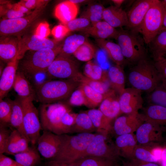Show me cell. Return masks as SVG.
<instances>
[{
	"instance_id": "1",
	"label": "cell",
	"mask_w": 166,
	"mask_h": 166,
	"mask_svg": "<svg viewBox=\"0 0 166 166\" xmlns=\"http://www.w3.org/2000/svg\"><path fill=\"white\" fill-rule=\"evenodd\" d=\"M134 65L128 75V81L132 87L148 93L160 83L154 61L146 57Z\"/></svg>"
},
{
	"instance_id": "2",
	"label": "cell",
	"mask_w": 166,
	"mask_h": 166,
	"mask_svg": "<svg viewBox=\"0 0 166 166\" xmlns=\"http://www.w3.org/2000/svg\"><path fill=\"white\" fill-rule=\"evenodd\" d=\"M79 84L72 79L47 80L36 85L35 94L42 104L56 103L70 96Z\"/></svg>"
},
{
	"instance_id": "3",
	"label": "cell",
	"mask_w": 166,
	"mask_h": 166,
	"mask_svg": "<svg viewBox=\"0 0 166 166\" xmlns=\"http://www.w3.org/2000/svg\"><path fill=\"white\" fill-rule=\"evenodd\" d=\"M96 133H81L74 135L62 134L61 142L56 156L51 160L63 163L73 162L86 149Z\"/></svg>"
},
{
	"instance_id": "4",
	"label": "cell",
	"mask_w": 166,
	"mask_h": 166,
	"mask_svg": "<svg viewBox=\"0 0 166 166\" xmlns=\"http://www.w3.org/2000/svg\"><path fill=\"white\" fill-rule=\"evenodd\" d=\"M61 48L42 49L26 56L20 63V70L26 78L31 79L36 75L45 72L61 53Z\"/></svg>"
},
{
	"instance_id": "5",
	"label": "cell",
	"mask_w": 166,
	"mask_h": 166,
	"mask_svg": "<svg viewBox=\"0 0 166 166\" xmlns=\"http://www.w3.org/2000/svg\"><path fill=\"white\" fill-rule=\"evenodd\" d=\"M116 39L127 63L135 64L147 57L146 51L141 39L132 31H118Z\"/></svg>"
},
{
	"instance_id": "6",
	"label": "cell",
	"mask_w": 166,
	"mask_h": 166,
	"mask_svg": "<svg viewBox=\"0 0 166 166\" xmlns=\"http://www.w3.org/2000/svg\"><path fill=\"white\" fill-rule=\"evenodd\" d=\"M70 111L72 109L68 105L61 103L42 104L39 112L42 130L62 134V117L65 113Z\"/></svg>"
},
{
	"instance_id": "7",
	"label": "cell",
	"mask_w": 166,
	"mask_h": 166,
	"mask_svg": "<svg viewBox=\"0 0 166 166\" xmlns=\"http://www.w3.org/2000/svg\"><path fill=\"white\" fill-rule=\"evenodd\" d=\"M109 134L96 133L85 150L77 159L86 156H94L116 162L120 156L115 142L110 138Z\"/></svg>"
},
{
	"instance_id": "8",
	"label": "cell",
	"mask_w": 166,
	"mask_h": 166,
	"mask_svg": "<svg viewBox=\"0 0 166 166\" xmlns=\"http://www.w3.org/2000/svg\"><path fill=\"white\" fill-rule=\"evenodd\" d=\"M34 97L21 98L23 117V127L27 139L32 145L37 144L42 129L39 113L33 103Z\"/></svg>"
},
{
	"instance_id": "9",
	"label": "cell",
	"mask_w": 166,
	"mask_h": 166,
	"mask_svg": "<svg viewBox=\"0 0 166 166\" xmlns=\"http://www.w3.org/2000/svg\"><path fill=\"white\" fill-rule=\"evenodd\" d=\"M164 13L158 0L148 11L140 27L145 43L149 44L162 29Z\"/></svg>"
},
{
	"instance_id": "10",
	"label": "cell",
	"mask_w": 166,
	"mask_h": 166,
	"mask_svg": "<svg viewBox=\"0 0 166 166\" xmlns=\"http://www.w3.org/2000/svg\"><path fill=\"white\" fill-rule=\"evenodd\" d=\"M46 5L35 9L31 14L26 16L15 19H4L1 21L0 35L14 36L23 32L41 15Z\"/></svg>"
},
{
	"instance_id": "11",
	"label": "cell",
	"mask_w": 166,
	"mask_h": 166,
	"mask_svg": "<svg viewBox=\"0 0 166 166\" xmlns=\"http://www.w3.org/2000/svg\"><path fill=\"white\" fill-rule=\"evenodd\" d=\"M69 55L60 53L48 68L47 75L61 80L73 78L79 72L77 63Z\"/></svg>"
},
{
	"instance_id": "12",
	"label": "cell",
	"mask_w": 166,
	"mask_h": 166,
	"mask_svg": "<svg viewBox=\"0 0 166 166\" xmlns=\"http://www.w3.org/2000/svg\"><path fill=\"white\" fill-rule=\"evenodd\" d=\"M142 92L132 87L125 88L119 94V101L121 113L125 114L138 113L143 104Z\"/></svg>"
},
{
	"instance_id": "13",
	"label": "cell",
	"mask_w": 166,
	"mask_h": 166,
	"mask_svg": "<svg viewBox=\"0 0 166 166\" xmlns=\"http://www.w3.org/2000/svg\"><path fill=\"white\" fill-rule=\"evenodd\" d=\"M61 140L62 134L43 130L37 142V150L43 157L51 160L56 155Z\"/></svg>"
},
{
	"instance_id": "14",
	"label": "cell",
	"mask_w": 166,
	"mask_h": 166,
	"mask_svg": "<svg viewBox=\"0 0 166 166\" xmlns=\"http://www.w3.org/2000/svg\"><path fill=\"white\" fill-rule=\"evenodd\" d=\"M163 132L156 124L144 121L136 130L135 135L138 144H144L163 142Z\"/></svg>"
},
{
	"instance_id": "15",
	"label": "cell",
	"mask_w": 166,
	"mask_h": 166,
	"mask_svg": "<svg viewBox=\"0 0 166 166\" xmlns=\"http://www.w3.org/2000/svg\"><path fill=\"white\" fill-rule=\"evenodd\" d=\"M157 1L138 0L135 2L127 13V27L134 31L140 28L148 11Z\"/></svg>"
},
{
	"instance_id": "16",
	"label": "cell",
	"mask_w": 166,
	"mask_h": 166,
	"mask_svg": "<svg viewBox=\"0 0 166 166\" xmlns=\"http://www.w3.org/2000/svg\"><path fill=\"white\" fill-rule=\"evenodd\" d=\"M59 47L54 41L34 34L26 39L19 40L17 59L18 60L22 59L27 50L36 51L45 48L55 49Z\"/></svg>"
},
{
	"instance_id": "17",
	"label": "cell",
	"mask_w": 166,
	"mask_h": 166,
	"mask_svg": "<svg viewBox=\"0 0 166 166\" xmlns=\"http://www.w3.org/2000/svg\"><path fill=\"white\" fill-rule=\"evenodd\" d=\"M144 121L141 114L139 113L121 116L115 119L111 131H113L117 137L133 133Z\"/></svg>"
},
{
	"instance_id": "18",
	"label": "cell",
	"mask_w": 166,
	"mask_h": 166,
	"mask_svg": "<svg viewBox=\"0 0 166 166\" xmlns=\"http://www.w3.org/2000/svg\"><path fill=\"white\" fill-rule=\"evenodd\" d=\"M19 61L17 58L8 63L0 74V98L2 99L13 88Z\"/></svg>"
},
{
	"instance_id": "19",
	"label": "cell",
	"mask_w": 166,
	"mask_h": 166,
	"mask_svg": "<svg viewBox=\"0 0 166 166\" xmlns=\"http://www.w3.org/2000/svg\"><path fill=\"white\" fill-rule=\"evenodd\" d=\"M112 89L99 105L98 109L107 117L112 120L121 113L119 101V95Z\"/></svg>"
},
{
	"instance_id": "20",
	"label": "cell",
	"mask_w": 166,
	"mask_h": 166,
	"mask_svg": "<svg viewBox=\"0 0 166 166\" xmlns=\"http://www.w3.org/2000/svg\"><path fill=\"white\" fill-rule=\"evenodd\" d=\"M19 40L12 36H2L0 42L1 59L7 64L17 58Z\"/></svg>"
},
{
	"instance_id": "21",
	"label": "cell",
	"mask_w": 166,
	"mask_h": 166,
	"mask_svg": "<svg viewBox=\"0 0 166 166\" xmlns=\"http://www.w3.org/2000/svg\"><path fill=\"white\" fill-rule=\"evenodd\" d=\"M141 114L144 121L153 122L158 125L163 132L166 131V108L149 104Z\"/></svg>"
},
{
	"instance_id": "22",
	"label": "cell",
	"mask_w": 166,
	"mask_h": 166,
	"mask_svg": "<svg viewBox=\"0 0 166 166\" xmlns=\"http://www.w3.org/2000/svg\"><path fill=\"white\" fill-rule=\"evenodd\" d=\"M102 19L114 28L127 26L128 24L127 13L115 6H111L104 9Z\"/></svg>"
},
{
	"instance_id": "23",
	"label": "cell",
	"mask_w": 166,
	"mask_h": 166,
	"mask_svg": "<svg viewBox=\"0 0 166 166\" xmlns=\"http://www.w3.org/2000/svg\"><path fill=\"white\" fill-rule=\"evenodd\" d=\"M81 31L97 39H104L111 38L116 39L118 32V31L104 21L91 25Z\"/></svg>"
},
{
	"instance_id": "24",
	"label": "cell",
	"mask_w": 166,
	"mask_h": 166,
	"mask_svg": "<svg viewBox=\"0 0 166 166\" xmlns=\"http://www.w3.org/2000/svg\"><path fill=\"white\" fill-rule=\"evenodd\" d=\"M115 142L120 156L131 160L138 144L135 134L129 133L117 136Z\"/></svg>"
},
{
	"instance_id": "25",
	"label": "cell",
	"mask_w": 166,
	"mask_h": 166,
	"mask_svg": "<svg viewBox=\"0 0 166 166\" xmlns=\"http://www.w3.org/2000/svg\"><path fill=\"white\" fill-rule=\"evenodd\" d=\"M97 45L106 53L109 57L116 65L122 66L127 62L124 58L118 44L106 39H97Z\"/></svg>"
},
{
	"instance_id": "26",
	"label": "cell",
	"mask_w": 166,
	"mask_h": 166,
	"mask_svg": "<svg viewBox=\"0 0 166 166\" xmlns=\"http://www.w3.org/2000/svg\"><path fill=\"white\" fill-rule=\"evenodd\" d=\"M28 140L17 130L12 128L9 139L6 153L14 156L29 148Z\"/></svg>"
},
{
	"instance_id": "27",
	"label": "cell",
	"mask_w": 166,
	"mask_h": 166,
	"mask_svg": "<svg viewBox=\"0 0 166 166\" xmlns=\"http://www.w3.org/2000/svg\"><path fill=\"white\" fill-rule=\"evenodd\" d=\"M107 73L110 86L120 94L125 88V77L122 66L116 64L113 65Z\"/></svg>"
},
{
	"instance_id": "28",
	"label": "cell",
	"mask_w": 166,
	"mask_h": 166,
	"mask_svg": "<svg viewBox=\"0 0 166 166\" xmlns=\"http://www.w3.org/2000/svg\"><path fill=\"white\" fill-rule=\"evenodd\" d=\"M77 4L66 1L59 3L55 10V16L64 25L75 18L78 12Z\"/></svg>"
},
{
	"instance_id": "29",
	"label": "cell",
	"mask_w": 166,
	"mask_h": 166,
	"mask_svg": "<svg viewBox=\"0 0 166 166\" xmlns=\"http://www.w3.org/2000/svg\"><path fill=\"white\" fill-rule=\"evenodd\" d=\"M85 111L91 119L97 133H110L112 127V120L98 109H92Z\"/></svg>"
},
{
	"instance_id": "30",
	"label": "cell",
	"mask_w": 166,
	"mask_h": 166,
	"mask_svg": "<svg viewBox=\"0 0 166 166\" xmlns=\"http://www.w3.org/2000/svg\"><path fill=\"white\" fill-rule=\"evenodd\" d=\"M158 144V143H152L144 144H138L134 149L131 160L159 163L155 153V148Z\"/></svg>"
},
{
	"instance_id": "31",
	"label": "cell",
	"mask_w": 166,
	"mask_h": 166,
	"mask_svg": "<svg viewBox=\"0 0 166 166\" xmlns=\"http://www.w3.org/2000/svg\"><path fill=\"white\" fill-rule=\"evenodd\" d=\"M13 88L21 98L34 97L35 94L28 79L20 71H17Z\"/></svg>"
},
{
	"instance_id": "32",
	"label": "cell",
	"mask_w": 166,
	"mask_h": 166,
	"mask_svg": "<svg viewBox=\"0 0 166 166\" xmlns=\"http://www.w3.org/2000/svg\"><path fill=\"white\" fill-rule=\"evenodd\" d=\"M10 102L12 112L9 125L27 139L23 127V113L20 101L14 100Z\"/></svg>"
},
{
	"instance_id": "33",
	"label": "cell",
	"mask_w": 166,
	"mask_h": 166,
	"mask_svg": "<svg viewBox=\"0 0 166 166\" xmlns=\"http://www.w3.org/2000/svg\"><path fill=\"white\" fill-rule=\"evenodd\" d=\"M39 154L35 148L29 147L27 150L14 156L15 160L19 166H35L40 160Z\"/></svg>"
},
{
	"instance_id": "34",
	"label": "cell",
	"mask_w": 166,
	"mask_h": 166,
	"mask_svg": "<svg viewBox=\"0 0 166 166\" xmlns=\"http://www.w3.org/2000/svg\"><path fill=\"white\" fill-rule=\"evenodd\" d=\"M96 131L89 116L85 111L77 113L71 133H92Z\"/></svg>"
},
{
	"instance_id": "35",
	"label": "cell",
	"mask_w": 166,
	"mask_h": 166,
	"mask_svg": "<svg viewBox=\"0 0 166 166\" xmlns=\"http://www.w3.org/2000/svg\"><path fill=\"white\" fill-rule=\"evenodd\" d=\"M153 59L166 55V29L162 28L149 44Z\"/></svg>"
},
{
	"instance_id": "36",
	"label": "cell",
	"mask_w": 166,
	"mask_h": 166,
	"mask_svg": "<svg viewBox=\"0 0 166 166\" xmlns=\"http://www.w3.org/2000/svg\"><path fill=\"white\" fill-rule=\"evenodd\" d=\"M83 74L92 80L102 82H109L107 72L98 65L91 61L85 64Z\"/></svg>"
},
{
	"instance_id": "37",
	"label": "cell",
	"mask_w": 166,
	"mask_h": 166,
	"mask_svg": "<svg viewBox=\"0 0 166 166\" xmlns=\"http://www.w3.org/2000/svg\"><path fill=\"white\" fill-rule=\"evenodd\" d=\"M72 79L79 83L85 84L105 96L111 89H109V84H108L107 82H100L92 80L87 77L80 72Z\"/></svg>"
},
{
	"instance_id": "38",
	"label": "cell",
	"mask_w": 166,
	"mask_h": 166,
	"mask_svg": "<svg viewBox=\"0 0 166 166\" xmlns=\"http://www.w3.org/2000/svg\"><path fill=\"white\" fill-rule=\"evenodd\" d=\"M79 86L82 90L86 100V106L91 109L99 105L105 96L85 84L79 83Z\"/></svg>"
},
{
	"instance_id": "39",
	"label": "cell",
	"mask_w": 166,
	"mask_h": 166,
	"mask_svg": "<svg viewBox=\"0 0 166 166\" xmlns=\"http://www.w3.org/2000/svg\"><path fill=\"white\" fill-rule=\"evenodd\" d=\"M85 42V38L80 34H74L68 36L65 40L60 53L69 55Z\"/></svg>"
},
{
	"instance_id": "40",
	"label": "cell",
	"mask_w": 166,
	"mask_h": 166,
	"mask_svg": "<svg viewBox=\"0 0 166 166\" xmlns=\"http://www.w3.org/2000/svg\"><path fill=\"white\" fill-rule=\"evenodd\" d=\"M115 162L101 157L86 156L78 158L72 163L77 166H111Z\"/></svg>"
},
{
	"instance_id": "41",
	"label": "cell",
	"mask_w": 166,
	"mask_h": 166,
	"mask_svg": "<svg viewBox=\"0 0 166 166\" xmlns=\"http://www.w3.org/2000/svg\"><path fill=\"white\" fill-rule=\"evenodd\" d=\"M148 93L147 100L149 104L166 108V89L161 83L153 91Z\"/></svg>"
},
{
	"instance_id": "42",
	"label": "cell",
	"mask_w": 166,
	"mask_h": 166,
	"mask_svg": "<svg viewBox=\"0 0 166 166\" xmlns=\"http://www.w3.org/2000/svg\"><path fill=\"white\" fill-rule=\"evenodd\" d=\"M105 8L101 4H95L89 6L81 17L88 19L91 23L93 24L101 21Z\"/></svg>"
},
{
	"instance_id": "43",
	"label": "cell",
	"mask_w": 166,
	"mask_h": 166,
	"mask_svg": "<svg viewBox=\"0 0 166 166\" xmlns=\"http://www.w3.org/2000/svg\"><path fill=\"white\" fill-rule=\"evenodd\" d=\"M73 54L78 60L88 62L94 56L95 50L90 44L85 41L77 49Z\"/></svg>"
},
{
	"instance_id": "44",
	"label": "cell",
	"mask_w": 166,
	"mask_h": 166,
	"mask_svg": "<svg viewBox=\"0 0 166 166\" xmlns=\"http://www.w3.org/2000/svg\"><path fill=\"white\" fill-rule=\"evenodd\" d=\"M77 113L72 111L65 113L63 116L61 121V130L62 134L70 133L74 125Z\"/></svg>"
},
{
	"instance_id": "45",
	"label": "cell",
	"mask_w": 166,
	"mask_h": 166,
	"mask_svg": "<svg viewBox=\"0 0 166 166\" xmlns=\"http://www.w3.org/2000/svg\"><path fill=\"white\" fill-rule=\"evenodd\" d=\"M12 112V106L10 101H4L0 98V123L9 124Z\"/></svg>"
},
{
	"instance_id": "46",
	"label": "cell",
	"mask_w": 166,
	"mask_h": 166,
	"mask_svg": "<svg viewBox=\"0 0 166 166\" xmlns=\"http://www.w3.org/2000/svg\"><path fill=\"white\" fill-rule=\"evenodd\" d=\"M69 31L81 30L91 25L89 21L87 19L81 17L75 18L65 25Z\"/></svg>"
},
{
	"instance_id": "47",
	"label": "cell",
	"mask_w": 166,
	"mask_h": 166,
	"mask_svg": "<svg viewBox=\"0 0 166 166\" xmlns=\"http://www.w3.org/2000/svg\"><path fill=\"white\" fill-rule=\"evenodd\" d=\"M154 62L158 72L161 85L166 89V58L161 56L154 59Z\"/></svg>"
},
{
	"instance_id": "48",
	"label": "cell",
	"mask_w": 166,
	"mask_h": 166,
	"mask_svg": "<svg viewBox=\"0 0 166 166\" xmlns=\"http://www.w3.org/2000/svg\"><path fill=\"white\" fill-rule=\"evenodd\" d=\"M69 101V104L73 106H86L87 101L82 89L78 86V88L72 93Z\"/></svg>"
},
{
	"instance_id": "49",
	"label": "cell",
	"mask_w": 166,
	"mask_h": 166,
	"mask_svg": "<svg viewBox=\"0 0 166 166\" xmlns=\"http://www.w3.org/2000/svg\"><path fill=\"white\" fill-rule=\"evenodd\" d=\"M8 124L0 123V154L5 153L12 129H9Z\"/></svg>"
},
{
	"instance_id": "50",
	"label": "cell",
	"mask_w": 166,
	"mask_h": 166,
	"mask_svg": "<svg viewBox=\"0 0 166 166\" xmlns=\"http://www.w3.org/2000/svg\"><path fill=\"white\" fill-rule=\"evenodd\" d=\"M69 32L65 25L60 24L53 28L52 33L55 40L58 41L61 40Z\"/></svg>"
},
{
	"instance_id": "51",
	"label": "cell",
	"mask_w": 166,
	"mask_h": 166,
	"mask_svg": "<svg viewBox=\"0 0 166 166\" xmlns=\"http://www.w3.org/2000/svg\"><path fill=\"white\" fill-rule=\"evenodd\" d=\"M50 32L48 24L46 22H43L37 27L34 34L42 38H47Z\"/></svg>"
},
{
	"instance_id": "52",
	"label": "cell",
	"mask_w": 166,
	"mask_h": 166,
	"mask_svg": "<svg viewBox=\"0 0 166 166\" xmlns=\"http://www.w3.org/2000/svg\"><path fill=\"white\" fill-rule=\"evenodd\" d=\"M48 0H27L20 2L29 9H36L47 3Z\"/></svg>"
},
{
	"instance_id": "53",
	"label": "cell",
	"mask_w": 166,
	"mask_h": 166,
	"mask_svg": "<svg viewBox=\"0 0 166 166\" xmlns=\"http://www.w3.org/2000/svg\"><path fill=\"white\" fill-rule=\"evenodd\" d=\"M5 15L6 17V19H12L23 17L25 16V14L13 8L7 10L6 11Z\"/></svg>"
},
{
	"instance_id": "54",
	"label": "cell",
	"mask_w": 166,
	"mask_h": 166,
	"mask_svg": "<svg viewBox=\"0 0 166 166\" xmlns=\"http://www.w3.org/2000/svg\"><path fill=\"white\" fill-rule=\"evenodd\" d=\"M0 166H19L15 160L0 154Z\"/></svg>"
},
{
	"instance_id": "55",
	"label": "cell",
	"mask_w": 166,
	"mask_h": 166,
	"mask_svg": "<svg viewBox=\"0 0 166 166\" xmlns=\"http://www.w3.org/2000/svg\"><path fill=\"white\" fill-rule=\"evenodd\" d=\"M134 166H160L157 163L143 161L134 159L130 160Z\"/></svg>"
},
{
	"instance_id": "56",
	"label": "cell",
	"mask_w": 166,
	"mask_h": 166,
	"mask_svg": "<svg viewBox=\"0 0 166 166\" xmlns=\"http://www.w3.org/2000/svg\"><path fill=\"white\" fill-rule=\"evenodd\" d=\"M13 8L20 11L24 14H26L27 15L32 12H31L30 10L26 8L20 2L16 4Z\"/></svg>"
},
{
	"instance_id": "57",
	"label": "cell",
	"mask_w": 166,
	"mask_h": 166,
	"mask_svg": "<svg viewBox=\"0 0 166 166\" xmlns=\"http://www.w3.org/2000/svg\"><path fill=\"white\" fill-rule=\"evenodd\" d=\"M47 166H77L73 163H63L50 160L47 163Z\"/></svg>"
},
{
	"instance_id": "58",
	"label": "cell",
	"mask_w": 166,
	"mask_h": 166,
	"mask_svg": "<svg viewBox=\"0 0 166 166\" xmlns=\"http://www.w3.org/2000/svg\"><path fill=\"white\" fill-rule=\"evenodd\" d=\"M163 151L160 162V166H166V142L163 146Z\"/></svg>"
},
{
	"instance_id": "59",
	"label": "cell",
	"mask_w": 166,
	"mask_h": 166,
	"mask_svg": "<svg viewBox=\"0 0 166 166\" xmlns=\"http://www.w3.org/2000/svg\"><path fill=\"white\" fill-rule=\"evenodd\" d=\"M112 1L114 3L115 6L120 8L121 5L125 1L124 0H113Z\"/></svg>"
},
{
	"instance_id": "60",
	"label": "cell",
	"mask_w": 166,
	"mask_h": 166,
	"mask_svg": "<svg viewBox=\"0 0 166 166\" xmlns=\"http://www.w3.org/2000/svg\"><path fill=\"white\" fill-rule=\"evenodd\" d=\"M162 28L166 29V11L164 13Z\"/></svg>"
},
{
	"instance_id": "61",
	"label": "cell",
	"mask_w": 166,
	"mask_h": 166,
	"mask_svg": "<svg viewBox=\"0 0 166 166\" xmlns=\"http://www.w3.org/2000/svg\"><path fill=\"white\" fill-rule=\"evenodd\" d=\"M160 2L165 12L166 11V0H161Z\"/></svg>"
},
{
	"instance_id": "62",
	"label": "cell",
	"mask_w": 166,
	"mask_h": 166,
	"mask_svg": "<svg viewBox=\"0 0 166 166\" xmlns=\"http://www.w3.org/2000/svg\"><path fill=\"white\" fill-rule=\"evenodd\" d=\"M69 1L71 2L76 4L85 1L84 0H71Z\"/></svg>"
},
{
	"instance_id": "63",
	"label": "cell",
	"mask_w": 166,
	"mask_h": 166,
	"mask_svg": "<svg viewBox=\"0 0 166 166\" xmlns=\"http://www.w3.org/2000/svg\"><path fill=\"white\" fill-rule=\"evenodd\" d=\"M123 166H134L129 161L123 162Z\"/></svg>"
},
{
	"instance_id": "64",
	"label": "cell",
	"mask_w": 166,
	"mask_h": 166,
	"mask_svg": "<svg viewBox=\"0 0 166 166\" xmlns=\"http://www.w3.org/2000/svg\"><path fill=\"white\" fill-rule=\"evenodd\" d=\"M111 166H121L120 165L118 164H116L115 162L112 165H111Z\"/></svg>"
}]
</instances>
